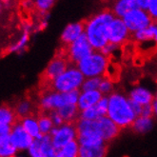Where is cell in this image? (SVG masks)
Instances as JSON below:
<instances>
[{"label":"cell","instance_id":"1","mask_svg":"<svg viewBox=\"0 0 157 157\" xmlns=\"http://www.w3.org/2000/svg\"><path fill=\"white\" fill-rule=\"evenodd\" d=\"M115 17L112 9H105L101 13L85 19V33L92 48L98 52L108 45V28Z\"/></svg>","mask_w":157,"mask_h":157},{"label":"cell","instance_id":"2","mask_svg":"<svg viewBox=\"0 0 157 157\" xmlns=\"http://www.w3.org/2000/svg\"><path fill=\"white\" fill-rule=\"evenodd\" d=\"M107 116L120 128H131L136 116L127 99L120 92H113L109 97Z\"/></svg>","mask_w":157,"mask_h":157},{"label":"cell","instance_id":"3","mask_svg":"<svg viewBox=\"0 0 157 157\" xmlns=\"http://www.w3.org/2000/svg\"><path fill=\"white\" fill-rule=\"evenodd\" d=\"M80 95V90L69 92H57L47 90L40 97L39 106L44 112L49 113L51 110H57L66 105L77 104Z\"/></svg>","mask_w":157,"mask_h":157},{"label":"cell","instance_id":"4","mask_svg":"<svg viewBox=\"0 0 157 157\" xmlns=\"http://www.w3.org/2000/svg\"><path fill=\"white\" fill-rule=\"evenodd\" d=\"M58 54L65 57L71 66L77 67L78 63L94 53V48L90 45L86 33H84L69 46H62Z\"/></svg>","mask_w":157,"mask_h":157},{"label":"cell","instance_id":"5","mask_svg":"<svg viewBox=\"0 0 157 157\" xmlns=\"http://www.w3.org/2000/svg\"><path fill=\"white\" fill-rule=\"evenodd\" d=\"M84 75L75 66H70L66 71H64L52 84L48 90L57 92H69L78 90L84 82Z\"/></svg>","mask_w":157,"mask_h":157},{"label":"cell","instance_id":"6","mask_svg":"<svg viewBox=\"0 0 157 157\" xmlns=\"http://www.w3.org/2000/svg\"><path fill=\"white\" fill-rule=\"evenodd\" d=\"M109 62V57L97 52L81 60L78 63L77 69L81 71L84 77H100L104 76Z\"/></svg>","mask_w":157,"mask_h":157},{"label":"cell","instance_id":"7","mask_svg":"<svg viewBox=\"0 0 157 157\" xmlns=\"http://www.w3.org/2000/svg\"><path fill=\"white\" fill-rule=\"evenodd\" d=\"M123 21L132 34L138 31L144 30L153 24L149 13L140 10V9L128 13L123 17Z\"/></svg>","mask_w":157,"mask_h":157},{"label":"cell","instance_id":"8","mask_svg":"<svg viewBox=\"0 0 157 157\" xmlns=\"http://www.w3.org/2000/svg\"><path fill=\"white\" fill-rule=\"evenodd\" d=\"M52 141L54 147L61 150L70 142L76 139V130L75 124H63L61 127H54L51 132Z\"/></svg>","mask_w":157,"mask_h":157},{"label":"cell","instance_id":"9","mask_svg":"<svg viewBox=\"0 0 157 157\" xmlns=\"http://www.w3.org/2000/svg\"><path fill=\"white\" fill-rule=\"evenodd\" d=\"M109 43L124 45L132 39V33L125 25L122 18L115 17L108 28Z\"/></svg>","mask_w":157,"mask_h":157},{"label":"cell","instance_id":"10","mask_svg":"<svg viewBox=\"0 0 157 157\" xmlns=\"http://www.w3.org/2000/svg\"><path fill=\"white\" fill-rule=\"evenodd\" d=\"M70 66L71 65L69 61L64 56L58 53L55 55L49 62L48 66L46 67L43 72V79L44 82L47 84L48 88H50V85L52 83L58 76H60L64 71H66Z\"/></svg>","mask_w":157,"mask_h":157},{"label":"cell","instance_id":"11","mask_svg":"<svg viewBox=\"0 0 157 157\" xmlns=\"http://www.w3.org/2000/svg\"><path fill=\"white\" fill-rule=\"evenodd\" d=\"M94 128L96 133L102 137V139L107 143L116 138L121 132V128L108 116H102L95 119Z\"/></svg>","mask_w":157,"mask_h":157},{"label":"cell","instance_id":"12","mask_svg":"<svg viewBox=\"0 0 157 157\" xmlns=\"http://www.w3.org/2000/svg\"><path fill=\"white\" fill-rule=\"evenodd\" d=\"M9 137H10L11 142L13 143V145L15 147V149L18 151H28L34 140L23 128L19 120H17L12 126L11 133Z\"/></svg>","mask_w":157,"mask_h":157},{"label":"cell","instance_id":"13","mask_svg":"<svg viewBox=\"0 0 157 157\" xmlns=\"http://www.w3.org/2000/svg\"><path fill=\"white\" fill-rule=\"evenodd\" d=\"M86 27V21L82 20L77 23L68 25L61 34V42L63 46H69L75 42L81 34L84 33Z\"/></svg>","mask_w":157,"mask_h":157},{"label":"cell","instance_id":"14","mask_svg":"<svg viewBox=\"0 0 157 157\" xmlns=\"http://www.w3.org/2000/svg\"><path fill=\"white\" fill-rule=\"evenodd\" d=\"M31 31H32V24L31 23H25L23 25V32H22L21 36L14 44H13L12 46L9 47L8 52L18 53V54L22 53L25 51L28 43H29Z\"/></svg>","mask_w":157,"mask_h":157},{"label":"cell","instance_id":"15","mask_svg":"<svg viewBox=\"0 0 157 157\" xmlns=\"http://www.w3.org/2000/svg\"><path fill=\"white\" fill-rule=\"evenodd\" d=\"M102 97L103 96L99 90L82 92L77 102V107L80 112H83V110L96 105Z\"/></svg>","mask_w":157,"mask_h":157},{"label":"cell","instance_id":"16","mask_svg":"<svg viewBox=\"0 0 157 157\" xmlns=\"http://www.w3.org/2000/svg\"><path fill=\"white\" fill-rule=\"evenodd\" d=\"M57 112L65 124H75V122L80 118L81 113L77 104L66 105L57 109Z\"/></svg>","mask_w":157,"mask_h":157},{"label":"cell","instance_id":"17","mask_svg":"<svg viewBox=\"0 0 157 157\" xmlns=\"http://www.w3.org/2000/svg\"><path fill=\"white\" fill-rule=\"evenodd\" d=\"M137 9H139L137 0H121L115 3L112 11L116 17L123 18L128 13L137 10Z\"/></svg>","mask_w":157,"mask_h":157},{"label":"cell","instance_id":"18","mask_svg":"<svg viewBox=\"0 0 157 157\" xmlns=\"http://www.w3.org/2000/svg\"><path fill=\"white\" fill-rule=\"evenodd\" d=\"M108 147V144L91 147L80 146L78 157H106Z\"/></svg>","mask_w":157,"mask_h":157},{"label":"cell","instance_id":"19","mask_svg":"<svg viewBox=\"0 0 157 157\" xmlns=\"http://www.w3.org/2000/svg\"><path fill=\"white\" fill-rule=\"evenodd\" d=\"M19 122L24 130L29 133L33 139H36V138H38L41 135L39 126H38V120L36 117L30 115V116L21 118L19 120Z\"/></svg>","mask_w":157,"mask_h":157},{"label":"cell","instance_id":"20","mask_svg":"<svg viewBox=\"0 0 157 157\" xmlns=\"http://www.w3.org/2000/svg\"><path fill=\"white\" fill-rule=\"evenodd\" d=\"M130 99L133 100L134 102L138 103L141 106H146L151 104L153 102V96L149 90L143 88H137L134 89L130 94Z\"/></svg>","mask_w":157,"mask_h":157},{"label":"cell","instance_id":"21","mask_svg":"<svg viewBox=\"0 0 157 157\" xmlns=\"http://www.w3.org/2000/svg\"><path fill=\"white\" fill-rule=\"evenodd\" d=\"M132 35H133V38L138 42L147 40L157 42V24H152L150 27L146 28L144 30L138 31Z\"/></svg>","mask_w":157,"mask_h":157},{"label":"cell","instance_id":"22","mask_svg":"<svg viewBox=\"0 0 157 157\" xmlns=\"http://www.w3.org/2000/svg\"><path fill=\"white\" fill-rule=\"evenodd\" d=\"M41 146V151L43 157H57V150L52 145V136L48 135H40L38 137Z\"/></svg>","mask_w":157,"mask_h":157},{"label":"cell","instance_id":"23","mask_svg":"<svg viewBox=\"0 0 157 157\" xmlns=\"http://www.w3.org/2000/svg\"><path fill=\"white\" fill-rule=\"evenodd\" d=\"M16 120L14 110L9 106H0V126H13Z\"/></svg>","mask_w":157,"mask_h":157},{"label":"cell","instance_id":"24","mask_svg":"<svg viewBox=\"0 0 157 157\" xmlns=\"http://www.w3.org/2000/svg\"><path fill=\"white\" fill-rule=\"evenodd\" d=\"M152 126V120L151 118H145V117H137L131 128L132 131L136 133H144L147 131H150V128Z\"/></svg>","mask_w":157,"mask_h":157},{"label":"cell","instance_id":"25","mask_svg":"<svg viewBox=\"0 0 157 157\" xmlns=\"http://www.w3.org/2000/svg\"><path fill=\"white\" fill-rule=\"evenodd\" d=\"M17 151L9 136L0 141V157H16Z\"/></svg>","mask_w":157,"mask_h":157},{"label":"cell","instance_id":"26","mask_svg":"<svg viewBox=\"0 0 157 157\" xmlns=\"http://www.w3.org/2000/svg\"><path fill=\"white\" fill-rule=\"evenodd\" d=\"M79 145L76 140H73L61 150L57 151V157H78Z\"/></svg>","mask_w":157,"mask_h":157},{"label":"cell","instance_id":"27","mask_svg":"<svg viewBox=\"0 0 157 157\" xmlns=\"http://www.w3.org/2000/svg\"><path fill=\"white\" fill-rule=\"evenodd\" d=\"M32 109H33L32 103L30 102L29 100H26V99L19 101V102L16 104V106L13 109L16 117L20 118V119L32 115L31 114Z\"/></svg>","mask_w":157,"mask_h":157},{"label":"cell","instance_id":"28","mask_svg":"<svg viewBox=\"0 0 157 157\" xmlns=\"http://www.w3.org/2000/svg\"><path fill=\"white\" fill-rule=\"evenodd\" d=\"M39 130L42 135H48L51 133L52 128H54L52 119L50 118L48 113H42L37 117Z\"/></svg>","mask_w":157,"mask_h":157},{"label":"cell","instance_id":"29","mask_svg":"<svg viewBox=\"0 0 157 157\" xmlns=\"http://www.w3.org/2000/svg\"><path fill=\"white\" fill-rule=\"evenodd\" d=\"M120 76V66L114 62H109L104 77L112 82H116Z\"/></svg>","mask_w":157,"mask_h":157},{"label":"cell","instance_id":"30","mask_svg":"<svg viewBox=\"0 0 157 157\" xmlns=\"http://www.w3.org/2000/svg\"><path fill=\"white\" fill-rule=\"evenodd\" d=\"M104 76L100 77H92L89 78L83 82L81 86V91L82 92H87V91H92V90H97L99 89V86L101 84V81L103 80Z\"/></svg>","mask_w":157,"mask_h":157},{"label":"cell","instance_id":"31","mask_svg":"<svg viewBox=\"0 0 157 157\" xmlns=\"http://www.w3.org/2000/svg\"><path fill=\"white\" fill-rule=\"evenodd\" d=\"M54 1L52 0H36L34 2V7L42 13H48V12L53 7Z\"/></svg>","mask_w":157,"mask_h":157},{"label":"cell","instance_id":"32","mask_svg":"<svg viewBox=\"0 0 157 157\" xmlns=\"http://www.w3.org/2000/svg\"><path fill=\"white\" fill-rule=\"evenodd\" d=\"M99 117H101V116L98 113L95 105L94 107L83 110V112H81V113H80V118L85 119V120H95Z\"/></svg>","mask_w":157,"mask_h":157},{"label":"cell","instance_id":"33","mask_svg":"<svg viewBox=\"0 0 157 157\" xmlns=\"http://www.w3.org/2000/svg\"><path fill=\"white\" fill-rule=\"evenodd\" d=\"M28 152H29V155L31 157H43L42 151H41L40 141L38 138H36V139L33 140V144L29 147V150H28Z\"/></svg>","mask_w":157,"mask_h":157},{"label":"cell","instance_id":"34","mask_svg":"<svg viewBox=\"0 0 157 157\" xmlns=\"http://www.w3.org/2000/svg\"><path fill=\"white\" fill-rule=\"evenodd\" d=\"M99 91L101 92V94H112V92L113 90V82L107 79L106 77H103V80L101 81V84L99 86Z\"/></svg>","mask_w":157,"mask_h":157},{"label":"cell","instance_id":"35","mask_svg":"<svg viewBox=\"0 0 157 157\" xmlns=\"http://www.w3.org/2000/svg\"><path fill=\"white\" fill-rule=\"evenodd\" d=\"M50 118L52 119V121L53 123V126L56 127V128H59L61 127L63 124H65L63 121V119L61 118V116L59 115L57 110H51V112L48 113Z\"/></svg>","mask_w":157,"mask_h":157},{"label":"cell","instance_id":"36","mask_svg":"<svg viewBox=\"0 0 157 157\" xmlns=\"http://www.w3.org/2000/svg\"><path fill=\"white\" fill-rule=\"evenodd\" d=\"M153 24H157V0H151L150 8L147 10Z\"/></svg>","mask_w":157,"mask_h":157},{"label":"cell","instance_id":"37","mask_svg":"<svg viewBox=\"0 0 157 157\" xmlns=\"http://www.w3.org/2000/svg\"><path fill=\"white\" fill-rule=\"evenodd\" d=\"M153 115H154V110H153L152 103H151V104H149V105H146V106H143V109H142V114H141L142 117L152 119Z\"/></svg>","mask_w":157,"mask_h":157},{"label":"cell","instance_id":"38","mask_svg":"<svg viewBox=\"0 0 157 157\" xmlns=\"http://www.w3.org/2000/svg\"><path fill=\"white\" fill-rule=\"evenodd\" d=\"M128 103H130V106H131V108H132V112L134 113L136 118H137V117H140L141 114H142V109H143V106H141V105H139L138 103L134 102L133 100H132V99H130V98H128Z\"/></svg>","mask_w":157,"mask_h":157},{"label":"cell","instance_id":"39","mask_svg":"<svg viewBox=\"0 0 157 157\" xmlns=\"http://www.w3.org/2000/svg\"><path fill=\"white\" fill-rule=\"evenodd\" d=\"M12 130V126H0V141L3 138L10 136Z\"/></svg>","mask_w":157,"mask_h":157},{"label":"cell","instance_id":"40","mask_svg":"<svg viewBox=\"0 0 157 157\" xmlns=\"http://www.w3.org/2000/svg\"><path fill=\"white\" fill-rule=\"evenodd\" d=\"M152 107H153L154 113L157 114V99H154V100H153V102H152Z\"/></svg>","mask_w":157,"mask_h":157},{"label":"cell","instance_id":"41","mask_svg":"<svg viewBox=\"0 0 157 157\" xmlns=\"http://www.w3.org/2000/svg\"><path fill=\"white\" fill-rule=\"evenodd\" d=\"M155 99H157V95H156V98H155Z\"/></svg>","mask_w":157,"mask_h":157},{"label":"cell","instance_id":"42","mask_svg":"<svg viewBox=\"0 0 157 157\" xmlns=\"http://www.w3.org/2000/svg\"><path fill=\"white\" fill-rule=\"evenodd\" d=\"M125 157H128V156H125Z\"/></svg>","mask_w":157,"mask_h":157}]
</instances>
